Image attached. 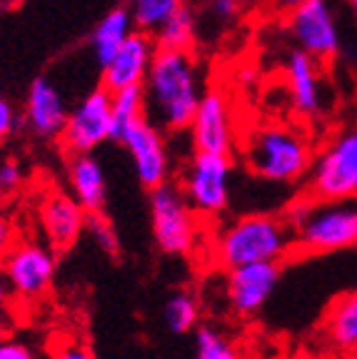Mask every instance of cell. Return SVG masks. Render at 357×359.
I'll return each mask as SVG.
<instances>
[{"instance_id":"obj_1","label":"cell","mask_w":357,"mask_h":359,"mask_svg":"<svg viewBox=\"0 0 357 359\" xmlns=\"http://www.w3.org/2000/svg\"><path fill=\"white\" fill-rule=\"evenodd\" d=\"M205 95L202 70L193 50L157 48L143 83L145 118L162 133H185Z\"/></svg>"},{"instance_id":"obj_2","label":"cell","mask_w":357,"mask_h":359,"mask_svg":"<svg viewBox=\"0 0 357 359\" xmlns=\"http://www.w3.org/2000/svg\"><path fill=\"white\" fill-rule=\"evenodd\" d=\"M240 157L255 177L275 185H295L310 172L315 147L297 125L255 123L242 135Z\"/></svg>"},{"instance_id":"obj_3","label":"cell","mask_w":357,"mask_h":359,"mask_svg":"<svg viewBox=\"0 0 357 359\" xmlns=\"http://www.w3.org/2000/svg\"><path fill=\"white\" fill-rule=\"evenodd\" d=\"M295 255V240L285 215L252 212L235 217L210 240V257L225 269L252 262H283Z\"/></svg>"},{"instance_id":"obj_4","label":"cell","mask_w":357,"mask_h":359,"mask_svg":"<svg viewBox=\"0 0 357 359\" xmlns=\"http://www.w3.org/2000/svg\"><path fill=\"white\" fill-rule=\"evenodd\" d=\"M295 255H330L357 247V197L318 200L300 197L287 208Z\"/></svg>"},{"instance_id":"obj_5","label":"cell","mask_w":357,"mask_h":359,"mask_svg":"<svg viewBox=\"0 0 357 359\" xmlns=\"http://www.w3.org/2000/svg\"><path fill=\"white\" fill-rule=\"evenodd\" d=\"M305 195L318 200L357 197V125L332 133L323 147L315 150Z\"/></svg>"},{"instance_id":"obj_6","label":"cell","mask_w":357,"mask_h":359,"mask_svg":"<svg viewBox=\"0 0 357 359\" xmlns=\"http://www.w3.org/2000/svg\"><path fill=\"white\" fill-rule=\"evenodd\" d=\"M180 190L197 217H220L230 208V192H233L230 155L193 152L180 175Z\"/></svg>"},{"instance_id":"obj_7","label":"cell","mask_w":357,"mask_h":359,"mask_svg":"<svg viewBox=\"0 0 357 359\" xmlns=\"http://www.w3.org/2000/svg\"><path fill=\"white\" fill-rule=\"evenodd\" d=\"M150 224L155 245L165 255H190L197 250V212L190 208L178 185L165 182L150 190Z\"/></svg>"},{"instance_id":"obj_8","label":"cell","mask_w":357,"mask_h":359,"mask_svg":"<svg viewBox=\"0 0 357 359\" xmlns=\"http://www.w3.org/2000/svg\"><path fill=\"white\" fill-rule=\"evenodd\" d=\"M0 275L11 292L25 302L45 297L56 277V255L51 247L30 240H15L0 262Z\"/></svg>"},{"instance_id":"obj_9","label":"cell","mask_w":357,"mask_h":359,"mask_svg":"<svg viewBox=\"0 0 357 359\" xmlns=\"http://www.w3.org/2000/svg\"><path fill=\"white\" fill-rule=\"evenodd\" d=\"M63 145L70 155L93 152L103 142L112 140V93L100 85L67 112V123L63 128Z\"/></svg>"},{"instance_id":"obj_10","label":"cell","mask_w":357,"mask_h":359,"mask_svg":"<svg viewBox=\"0 0 357 359\" xmlns=\"http://www.w3.org/2000/svg\"><path fill=\"white\" fill-rule=\"evenodd\" d=\"M287 35L297 50L325 62L340 53V28L335 11L327 0H310L285 20Z\"/></svg>"},{"instance_id":"obj_11","label":"cell","mask_w":357,"mask_h":359,"mask_svg":"<svg viewBox=\"0 0 357 359\" xmlns=\"http://www.w3.org/2000/svg\"><path fill=\"white\" fill-rule=\"evenodd\" d=\"M190 142L193 152H212V155H233L238 147V128L230 97L223 90H205L190 123Z\"/></svg>"},{"instance_id":"obj_12","label":"cell","mask_w":357,"mask_h":359,"mask_svg":"<svg viewBox=\"0 0 357 359\" xmlns=\"http://www.w3.org/2000/svg\"><path fill=\"white\" fill-rule=\"evenodd\" d=\"M117 142L128 150L140 185L152 190V187H160L168 182L170 152L168 142H165V133L160 128H155L148 118H140L120 133Z\"/></svg>"},{"instance_id":"obj_13","label":"cell","mask_w":357,"mask_h":359,"mask_svg":"<svg viewBox=\"0 0 357 359\" xmlns=\"http://www.w3.org/2000/svg\"><path fill=\"white\" fill-rule=\"evenodd\" d=\"M155 38L143 30H133L115 55L100 67V85H105L110 93L128 88H143L148 73H150L152 57H155Z\"/></svg>"},{"instance_id":"obj_14","label":"cell","mask_w":357,"mask_h":359,"mask_svg":"<svg viewBox=\"0 0 357 359\" xmlns=\"http://www.w3.org/2000/svg\"><path fill=\"white\" fill-rule=\"evenodd\" d=\"M280 280L278 262H252L228 269V299L230 307L242 317L260 312Z\"/></svg>"},{"instance_id":"obj_15","label":"cell","mask_w":357,"mask_h":359,"mask_svg":"<svg viewBox=\"0 0 357 359\" xmlns=\"http://www.w3.org/2000/svg\"><path fill=\"white\" fill-rule=\"evenodd\" d=\"M38 217L45 237L58 252L70 250L80 240V235L85 232V222H88V212H85L83 205L63 190H53L43 197L38 208Z\"/></svg>"},{"instance_id":"obj_16","label":"cell","mask_w":357,"mask_h":359,"mask_svg":"<svg viewBox=\"0 0 357 359\" xmlns=\"http://www.w3.org/2000/svg\"><path fill=\"white\" fill-rule=\"evenodd\" d=\"M318 62L297 48H292L285 57V85L290 107L305 118H315L325 110V83Z\"/></svg>"},{"instance_id":"obj_17","label":"cell","mask_w":357,"mask_h":359,"mask_svg":"<svg viewBox=\"0 0 357 359\" xmlns=\"http://www.w3.org/2000/svg\"><path fill=\"white\" fill-rule=\"evenodd\" d=\"M67 102L63 93L48 78H35L30 83L25 105H22V123L35 137L53 140L60 137L67 123Z\"/></svg>"},{"instance_id":"obj_18","label":"cell","mask_w":357,"mask_h":359,"mask_svg":"<svg viewBox=\"0 0 357 359\" xmlns=\"http://www.w3.org/2000/svg\"><path fill=\"white\" fill-rule=\"evenodd\" d=\"M70 195L85 208V212H103L108 202V180L100 160L93 152H78L67 165Z\"/></svg>"},{"instance_id":"obj_19","label":"cell","mask_w":357,"mask_h":359,"mask_svg":"<svg viewBox=\"0 0 357 359\" xmlns=\"http://www.w3.org/2000/svg\"><path fill=\"white\" fill-rule=\"evenodd\" d=\"M323 332L327 344L340 354H357V290L340 294L325 312Z\"/></svg>"},{"instance_id":"obj_20","label":"cell","mask_w":357,"mask_h":359,"mask_svg":"<svg viewBox=\"0 0 357 359\" xmlns=\"http://www.w3.org/2000/svg\"><path fill=\"white\" fill-rule=\"evenodd\" d=\"M135 30L133 15H130V8L120 6L112 8L110 13L100 18V22L95 25L93 35H90V50H93V57L98 65H105L120 45L128 40V35Z\"/></svg>"},{"instance_id":"obj_21","label":"cell","mask_w":357,"mask_h":359,"mask_svg":"<svg viewBox=\"0 0 357 359\" xmlns=\"http://www.w3.org/2000/svg\"><path fill=\"white\" fill-rule=\"evenodd\" d=\"M197 35V15L190 6L180 8L168 22H162L160 28L152 33L157 48L168 50H190Z\"/></svg>"},{"instance_id":"obj_22","label":"cell","mask_w":357,"mask_h":359,"mask_svg":"<svg viewBox=\"0 0 357 359\" xmlns=\"http://www.w3.org/2000/svg\"><path fill=\"white\" fill-rule=\"evenodd\" d=\"M188 6V0H130V15H133L135 30L155 33L162 22H168L180 8Z\"/></svg>"},{"instance_id":"obj_23","label":"cell","mask_w":357,"mask_h":359,"mask_svg":"<svg viewBox=\"0 0 357 359\" xmlns=\"http://www.w3.org/2000/svg\"><path fill=\"white\" fill-rule=\"evenodd\" d=\"M140 118H145L143 88H128L112 93V140H117L120 133Z\"/></svg>"},{"instance_id":"obj_24","label":"cell","mask_w":357,"mask_h":359,"mask_svg":"<svg viewBox=\"0 0 357 359\" xmlns=\"http://www.w3.org/2000/svg\"><path fill=\"white\" fill-rule=\"evenodd\" d=\"M165 325L175 334H185L197 325V299L190 292H175L165 302Z\"/></svg>"},{"instance_id":"obj_25","label":"cell","mask_w":357,"mask_h":359,"mask_svg":"<svg viewBox=\"0 0 357 359\" xmlns=\"http://www.w3.org/2000/svg\"><path fill=\"white\" fill-rule=\"evenodd\" d=\"M193 359H245V357L218 330L200 327V332L195 337V357Z\"/></svg>"},{"instance_id":"obj_26","label":"cell","mask_w":357,"mask_h":359,"mask_svg":"<svg viewBox=\"0 0 357 359\" xmlns=\"http://www.w3.org/2000/svg\"><path fill=\"white\" fill-rule=\"evenodd\" d=\"M85 232L93 235V240L100 245V250H105L108 255H117V237L115 230H112V224L103 217V212H90L88 215V222H85Z\"/></svg>"},{"instance_id":"obj_27","label":"cell","mask_w":357,"mask_h":359,"mask_svg":"<svg viewBox=\"0 0 357 359\" xmlns=\"http://www.w3.org/2000/svg\"><path fill=\"white\" fill-rule=\"evenodd\" d=\"M11 287L0 275V339L11 337V332L15 330V312L11 307Z\"/></svg>"},{"instance_id":"obj_28","label":"cell","mask_w":357,"mask_h":359,"mask_svg":"<svg viewBox=\"0 0 357 359\" xmlns=\"http://www.w3.org/2000/svg\"><path fill=\"white\" fill-rule=\"evenodd\" d=\"M205 11H207V15H210L215 22L233 20V18L240 15L242 0H207Z\"/></svg>"},{"instance_id":"obj_29","label":"cell","mask_w":357,"mask_h":359,"mask_svg":"<svg viewBox=\"0 0 357 359\" xmlns=\"http://www.w3.org/2000/svg\"><path fill=\"white\" fill-rule=\"evenodd\" d=\"M22 185V168L15 160L0 163V195H11Z\"/></svg>"},{"instance_id":"obj_30","label":"cell","mask_w":357,"mask_h":359,"mask_svg":"<svg viewBox=\"0 0 357 359\" xmlns=\"http://www.w3.org/2000/svg\"><path fill=\"white\" fill-rule=\"evenodd\" d=\"M51 359H95L93 352L78 339H63L53 347Z\"/></svg>"},{"instance_id":"obj_31","label":"cell","mask_w":357,"mask_h":359,"mask_svg":"<svg viewBox=\"0 0 357 359\" xmlns=\"http://www.w3.org/2000/svg\"><path fill=\"white\" fill-rule=\"evenodd\" d=\"M18 128V112L8 97L0 95V142H6Z\"/></svg>"},{"instance_id":"obj_32","label":"cell","mask_w":357,"mask_h":359,"mask_svg":"<svg viewBox=\"0 0 357 359\" xmlns=\"http://www.w3.org/2000/svg\"><path fill=\"white\" fill-rule=\"evenodd\" d=\"M0 359H38V357H35V352L25 342L6 337V339H0Z\"/></svg>"},{"instance_id":"obj_33","label":"cell","mask_w":357,"mask_h":359,"mask_svg":"<svg viewBox=\"0 0 357 359\" xmlns=\"http://www.w3.org/2000/svg\"><path fill=\"white\" fill-rule=\"evenodd\" d=\"M305 3H310V0H265V6H268V11L273 13V15H290V13H295L297 8H302Z\"/></svg>"},{"instance_id":"obj_34","label":"cell","mask_w":357,"mask_h":359,"mask_svg":"<svg viewBox=\"0 0 357 359\" xmlns=\"http://www.w3.org/2000/svg\"><path fill=\"white\" fill-rule=\"evenodd\" d=\"M15 242V232H13V224L8 222L3 215H0V262L6 257V252L11 250V245Z\"/></svg>"},{"instance_id":"obj_35","label":"cell","mask_w":357,"mask_h":359,"mask_svg":"<svg viewBox=\"0 0 357 359\" xmlns=\"http://www.w3.org/2000/svg\"><path fill=\"white\" fill-rule=\"evenodd\" d=\"M340 359H357V354H342Z\"/></svg>"},{"instance_id":"obj_36","label":"cell","mask_w":357,"mask_h":359,"mask_svg":"<svg viewBox=\"0 0 357 359\" xmlns=\"http://www.w3.org/2000/svg\"><path fill=\"white\" fill-rule=\"evenodd\" d=\"M347 3H350V6H352V8H355V11H357V0H347Z\"/></svg>"}]
</instances>
